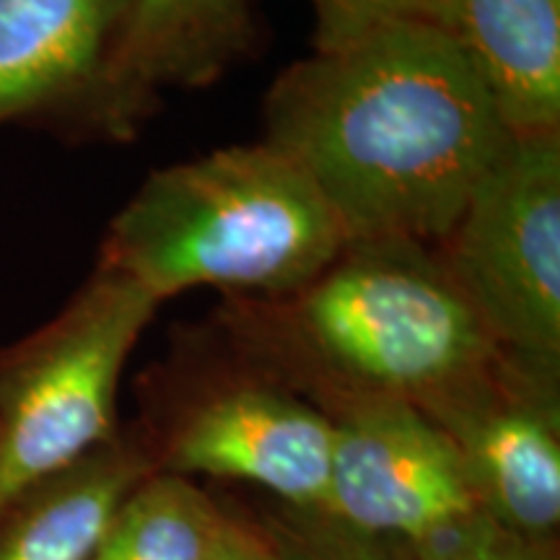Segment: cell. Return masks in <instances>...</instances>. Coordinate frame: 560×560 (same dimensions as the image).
I'll return each mask as SVG.
<instances>
[{
    "instance_id": "cell-10",
    "label": "cell",
    "mask_w": 560,
    "mask_h": 560,
    "mask_svg": "<svg viewBox=\"0 0 560 560\" xmlns=\"http://www.w3.org/2000/svg\"><path fill=\"white\" fill-rule=\"evenodd\" d=\"M257 45L252 0H132L96 140H136L166 91L210 86Z\"/></svg>"
},
{
    "instance_id": "cell-4",
    "label": "cell",
    "mask_w": 560,
    "mask_h": 560,
    "mask_svg": "<svg viewBox=\"0 0 560 560\" xmlns=\"http://www.w3.org/2000/svg\"><path fill=\"white\" fill-rule=\"evenodd\" d=\"M132 423L159 472L252 482L299 511L325 506L330 420L244 361L210 322L179 330L145 371Z\"/></svg>"
},
{
    "instance_id": "cell-11",
    "label": "cell",
    "mask_w": 560,
    "mask_h": 560,
    "mask_svg": "<svg viewBox=\"0 0 560 560\" xmlns=\"http://www.w3.org/2000/svg\"><path fill=\"white\" fill-rule=\"evenodd\" d=\"M436 24L511 136L560 132V0H444Z\"/></svg>"
},
{
    "instance_id": "cell-13",
    "label": "cell",
    "mask_w": 560,
    "mask_h": 560,
    "mask_svg": "<svg viewBox=\"0 0 560 560\" xmlns=\"http://www.w3.org/2000/svg\"><path fill=\"white\" fill-rule=\"evenodd\" d=\"M219 509L195 480L153 472L117 509L89 560H200Z\"/></svg>"
},
{
    "instance_id": "cell-15",
    "label": "cell",
    "mask_w": 560,
    "mask_h": 560,
    "mask_svg": "<svg viewBox=\"0 0 560 560\" xmlns=\"http://www.w3.org/2000/svg\"><path fill=\"white\" fill-rule=\"evenodd\" d=\"M444 0H312L314 52L340 50L380 26L397 21H433Z\"/></svg>"
},
{
    "instance_id": "cell-16",
    "label": "cell",
    "mask_w": 560,
    "mask_h": 560,
    "mask_svg": "<svg viewBox=\"0 0 560 560\" xmlns=\"http://www.w3.org/2000/svg\"><path fill=\"white\" fill-rule=\"evenodd\" d=\"M405 560H558V542L527 540L488 514L405 550Z\"/></svg>"
},
{
    "instance_id": "cell-3",
    "label": "cell",
    "mask_w": 560,
    "mask_h": 560,
    "mask_svg": "<svg viewBox=\"0 0 560 560\" xmlns=\"http://www.w3.org/2000/svg\"><path fill=\"white\" fill-rule=\"evenodd\" d=\"M342 244L314 182L262 138L151 172L112 219L100 262L161 304L190 289L278 296L327 268Z\"/></svg>"
},
{
    "instance_id": "cell-12",
    "label": "cell",
    "mask_w": 560,
    "mask_h": 560,
    "mask_svg": "<svg viewBox=\"0 0 560 560\" xmlns=\"http://www.w3.org/2000/svg\"><path fill=\"white\" fill-rule=\"evenodd\" d=\"M156 459L136 423L62 470L30 486L0 511V560H89L117 509Z\"/></svg>"
},
{
    "instance_id": "cell-2",
    "label": "cell",
    "mask_w": 560,
    "mask_h": 560,
    "mask_svg": "<svg viewBox=\"0 0 560 560\" xmlns=\"http://www.w3.org/2000/svg\"><path fill=\"white\" fill-rule=\"evenodd\" d=\"M208 322L322 416L361 400L423 412L503 353L439 249L402 240L346 242L299 289L223 299Z\"/></svg>"
},
{
    "instance_id": "cell-17",
    "label": "cell",
    "mask_w": 560,
    "mask_h": 560,
    "mask_svg": "<svg viewBox=\"0 0 560 560\" xmlns=\"http://www.w3.org/2000/svg\"><path fill=\"white\" fill-rule=\"evenodd\" d=\"M200 560H276V552L257 516H242L221 506Z\"/></svg>"
},
{
    "instance_id": "cell-8",
    "label": "cell",
    "mask_w": 560,
    "mask_h": 560,
    "mask_svg": "<svg viewBox=\"0 0 560 560\" xmlns=\"http://www.w3.org/2000/svg\"><path fill=\"white\" fill-rule=\"evenodd\" d=\"M423 416L454 444L490 520L527 540L558 542L560 366L503 350Z\"/></svg>"
},
{
    "instance_id": "cell-5",
    "label": "cell",
    "mask_w": 560,
    "mask_h": 560,
    "mask_svg": "<svg viewBox=\"0 0 560 560\" xmlns=\"http://www.w3.org/2000/svg\"><path fill=\"white\" fill-rule=\"evenodd\" d=\"M159 306L96 262L58 317L0 346V511L120 431L122 369Z\"/></svg>"
},
{
    "instance_id": "cell-14",
    "label": "cell",
    "mask_w": 560,
    "mask_h": 560,
    "mask_svg": "<svg viewBox=\"0 0 560 560\" xmlns=\"http://www.w3.org/2000/svg\"><path fill=\"white\" fill-rule=\"evenodd\" d=\"M257 520L268 532L276 560H405L402 548L355 535L319 511L283 506L280 514Z\"/></svg>"
},
{
    "instance_id": "cell-9",
    "label": "cell",
    "mask_w": 560,
    "mask_h": 560,
    "mask_svg": "<svg viewBox=\"0 0 560 560\" xmlns=\"http://www.w3.org/2000/svg\"><path fill=\"white\" fill-rule=\"evenodd\" d=\"M132 0H0V125L96 140Z\"/></svg>"
},
{
    "instance_id": "cell-1",
    "label": "cell",
    "mask_w": 560,
    "mask_h": 560,
    "mask_svg": "<svg viewBox=\"0 0 560 560\" xmlns=\"http://www.w3.org/2000/svg\"><path fill=\"white\" fill-rule=\"evenodd\" d=\"M265 140L327 200L346 242L436 244L511 132L433 21L380 26L296 60L262 102Z\"/></svg>"
},
{
    "instance_id": "cell-7",
    "label": "cell",
    "mask_w": 560,
    "mask_h": 560,
    "mask_svg": "<svg viewBox=\"0 0 560 560\" xmlns=\"http://www.w3.org/2000/svg\"><path fill=\"white\" fill-rule=\"evenodd\" d=\"M325 418L332 425V454L319 514L327 520L412 550L486 514L454 444L416 405L361 400Z\"/></svg>"
},
{
    "instance_id": "cell-6",
    "label": "cell",
    "mask_w": 560,
    "mask_h": 560,
    "mask_svg": "<svg viewBox=\"0 0 560 560\" xmlns=\"http://www.w3.org/2000/svg\"><path fill=\"white\" fill-rule=\"evenodd\" d=\"M436 249L503 350L560 366V132L511 136Z\"/></svg>"
}]
</instances>
